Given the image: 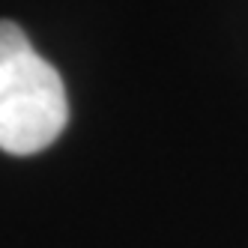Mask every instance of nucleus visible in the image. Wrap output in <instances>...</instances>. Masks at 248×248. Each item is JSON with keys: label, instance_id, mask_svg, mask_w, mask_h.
Wrapping results in <instances>:
<instances>
[{"label": "nucleus", "instance_id": "1", "mask_svg": "<svg viewBox=\"0 0 248 248\" xmlns=\"http://www.w3.org/2000/svg\"><path fill=\"white\" fill-rule=\"evenodd\" d=\"M69 120L63 78L36 54L15 21H0V150L9 155L42 153Z\"/></svg>", "mask_w": 248, "mask_h": 248}]
</instances>
